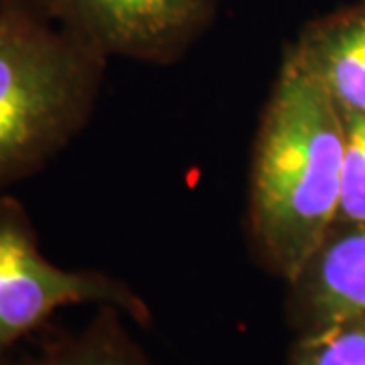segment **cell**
Masks as SVG:
<instances>
[{"label": "cell", "mask_w": 365, "mask_h": 365, "mask_svg": "<svg viewBox=\"0 0 365 365\" xmlns=\"http://www.w3.org/2000/svg\"><path fill=\"white\" fill-rule=\"evenodd\" d=\"M71 304L116 307L136 323H150V309L126 282L100 270H67L45 258L26 207L0 193V365L11 364L21 339Z\"/></svg>", "instance_id": "3957f363"}, {"label": "cell", "mask_w": 365, "mask_h": 365, "mask_svg": "<svg viewBox=\"0 0 365 365\" xmlns=\"http://www.w3.org/2000/svg\"><path fill=\"white\" fill-rule=\"evenodd\" d=\"M78 37L106 59L173 66L205 37L217 0H4Z\"/></svg>", "instance_id": "277c9868"}, {"label": "cell", "mask_w": 365, "mask_h": 365, "mask_svg": "<svg viewBox=\"0 0 365 365\" xmlns=\"http://www.w3.org/2000/svg\"><path fill=\"white\" fill-rule=\"evenodd\" d=\"M108 63L63 29L0 0V193L86 130Z\"/></svg>", "instance_id": "7a4b0ae2"}, {"label": "cell", "mask_w": 365, "mask_h": 365, "mask_svg": "<svg viewBox=\"0 0 365 365\" xmlns=\"http://www.w3.org/2000/svg\"><path fill=\"white\" fill-rule=\"evenodd\" d=\"M287 49L343 116L365 114V0L311 19Z\"/></svg>", "instance_id": "8992f818"}, {"label": "cell", "mask_w": 365, "mask_h": 365, "mask_svg": "<svg viewBox=\"0 0 365 365\" xmlns=\"http://www.w3.org/2000/svg\"><path fill=\"white\" fill-rule=\"evenodd\" d=\"M116 307H100L86 329L45 345L37 355L9 365H153L134 343Z\"/></svg>", "instance_id": "52a82bcc"}, {"label": "cell", "mask_w": 365, "mask_h": 365, "mask_svg": "<svg viewBox=\"0 0 365 365\" xmlns=\"http://www.w3.org/2000/svg\"><path fill=\"white\" fill-rule=\"evenodd\" d=\"M343 169L337 220L333 225L365 222V114L343 116Z\"/></svg>", "instance_id": "9c48e42d"}, {"label": "cell", "mask_w": 365, "mask_h": 365, "mask_svg": "<svg viewBox=\"0 0 365 365\" xmlns=\"http://www.w3.org/2000/svg\"><path fill=\"white\" fill-rule=\"evenodd\" d=\"M288 365H365V313L297 333Z\"/></svg>", "instance_id": "ba28073f"}, {"label": "cell", "mask_w": 365, "mask_h": 365, "mask_svg": "<svg viewBox=\"0 0 365 365\" xmlns=\"http://www.w3.org/2000/svg\"><path fill=\"white\" fill-rule=\"evenodd\" d=\"M345 120L319 81L284 49L260 116L248 177V244L290 282L337 220Z\"/></svg>", "instance_id": "6da1fadb"}, {"label": "cell", "mask_w": 365, "mask_h": 365, "mask_svg": "<svg viewBox=\"0 0 365 365\" xmlns=\"http://www.w3.org/2000/svg\"><path fill=\"white\" fill-rule=\"evenodd\" d=\"M287 313L294 333L365 313V222L327 232L288 282Z\"/></svg>", "instance_id": "5b68a950"}]
</instances>
